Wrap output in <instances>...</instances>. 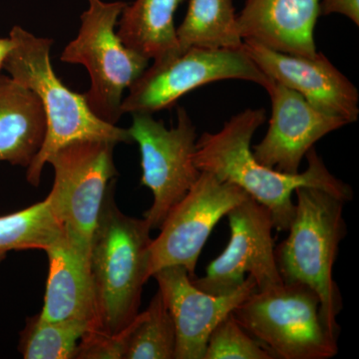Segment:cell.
Wrapping results in <instances>:
<instances>
[{
    "instance_id": "obj_11",
    "label": "cell",
    "mask_w": 359,
    "mask_h": 359,
    "mask_svg": "<svg viewBox=\"0 0 359 359\" xmlns=\"http://www.w3.org/2000/svg\"><path fill=\"white\" fill-rule=\"evenodd\" d=\"M226 216L230 242L204 276L193 278L195 287L210 294H231L244 283L245 275L255 278L257 290L283 283L276 262L275 224L268 208L248 197Z\"/></svg>"
},
{
    "instance_id": "obj_3",
    "label": "cell",
    "mask_w": 359,
    "mask_h": 359,
    "mask_svg": "<svg viewBox=\"0 0 359 359\" xmlns=\"http://www.w3.org/2000/svg\"><path fill=\"white\" fill-rule=\"evenodd\" d=\"M150 231L145 219L132 218L120 211L112 182L90 250L96 297V321L91 332L119 334L138 316L142 290L150 278Z\"/></svg>"
},
{
    "instance_id": "obj_23",
    "label": "cell",
    "mask_w": 359,
    "mask_h": 359,
    "mask_svg": "<svg viewBox=\"0 0 359 359\" xmlns=\"http://www.w3.org/2000/svg\"><path fill=\"white\" fill-rule=\"evenodd\" d=\"M204 359H273L257 339L229 314L212 330Z\"/></svg>"
},
{
    "instance_id": "obj_24",
    "label": "cell",
    "mask_w": 359,
    "mask_h": 359,
    "mask_svg": "<svg viewBox=\"0 0 359 359\" xmlns=\"http://www.w3.org/2000/svg\"><path fill=\"white\" fill-rule=\"evenodd\" d=\"M128 327L117 334L88 332L78 344V359H124Z\"/></svg>"
},
{
    "instance_id": "obj_22",
    "label": "cell",
    "mask_w": 359,
    "mask_h": 359,
    "mask_svg": "<svg viewBox=\"0 0 359 359\" xmlns=\"http://www.w3.org/2000/svg\"><path fill=\"white\" fill-rule=\"evenodd\" d=\"M89 330L91 325L84 321H46L35 314L26 320L18 351L25 359L75 358L78 344Z\"/></svg>"
},
{
    "instance_id": "obj_7",
    "label": "cell",
    "mask_w": 359,
    "mask_h": 359,
    "mask_svg": "<svg viewBox=\"0 0 359 359\" xmlns=\"http://www.w3.org/2000/svg\"><path fill=\"white\" fill-rule=\"evenodd\" d=\"M116 144L81 140L68 144L47 163L55 172L47 196L73 252L90 264V250L108 189L117 175L113 158Z\"/></svg>"
},
{
    "instance_id": "obj_4",
    "label": "cell",
    "mask_w": 359,
    "mask_h": 359,
    "mask_svg": "<svg viewBox=\"0 0 359 359\" xmlns=\"http://www.w3.org/2000/svg\"><path fill=\"white\" fill-rule=\"evenodd\" d=\"M297 203L289 236L275 249L276 266L283 283L308 285L320 297V316L334 339H339L337 316L342 297L334 280L339 245L346 238V201L316 187L295 189Z\"/></svg>"
},
{
    "instance_id": "obj_12",
    "label": "cell",
    "mask_w": 359,
    "mask_h": 359,
    "mask_svg": "<svg viewBox=\"0 0 359 359\" xmlns=\"http://www.w3.org/2000/svg\"><path fill=\"white\" fill-rule=\"evenodd\" d=\"M159 292L176 328L175 359H204L208 339L215 327L257 290L252 276L235 292L207 294L195 287L184 266H167L156 271Z\"/></svg>"
},
{
    "instance_id": "obj_27",
    "label": "cell",
    "mask_w": 359,
    "mask_h": 359,
    "mask_svg": "<svg viewBox=\"0 0 359 359\" xmlns=\"http://www.w3.org/2000/svg\"><path fill=\"white\" fill-rule=\"evenodd\" d=\"M6 254H4V252H0V263H1L2 261H4V259H6Z\"/></svg>"
},
{
    "instance_id": "obj_20",
    "label": "cell",
    "mask_w": 359,
    "mask_h": 359,
    "mask_svg": "<svg viewBox=\"0 0 359 359\" xmlns=\"http://www.w3.org/2000/svg\"><path fill=\"white\" fill-rule=\"evenodd\" d=\"M62 226L45 199L27 209L0 217V252L43 250L65 240Z\"/></svg>"
},
{
    "instance_id": "obj_10",
    "label": "cell",
    "mask_w": 359,
    "mask_h": 359,
    "mask_svg": "<svg viewBox=\"0 0 359 359\" xmlns=\"http://www.w3.org/2000/svg\"><path fill=\"white\" fill-rule=\"evenodd\" d=\"M248 197L240 187L209 172H201L192 188L167 215L159 236L151 243L150 278L161 269L180 266L195 278L201 252L215 226Z\"/></svg>"
},
{
    "instance_id": "obj_2",
    "label": "cell",
    "mask_w": 359,
    "mask_h": 359,
    "mask_svg": "<svg viewBox=\"0 0 359 359\" xmlns=\"http://www.w3.org/2000/svg\"><path fill=\"white\" fill-rule=\"evenodd\" d=\"M9 39L13 47L2 68L15 81L36 94L46 118L43 144L26 172L28 183L39 186L47 160L72 142H133L128 129L120 128L97 117L90 109L84 94L71 91L56 76L50 60L52 40L35 36L20 26H14Z\"/></svg>"
},
{
    "instance_id": "obj_14",
    "label": "cell",
    "mask_w": 359,
    "mask_h": 359,
    "mask_svg": "<svg viewBox=\"0 0 359 359\" xmlns=\"http://www.w3.org/2000/svg\"><path fill=\"white\" fill-rule=\"evenodd\" d=\"M271 118L266 136L254 146L255 159L269 169L299 173L302 161L316 142L347 125L342 118L316 109L294 90L273 81L266 89Z\"/></svg>"
},
{
    "instance_id": "obj_9",
    "label": "cell",
    "mask_w": 359,
    "mask_h": 359,
    "mask_svg": "<svg viewBox=\"0 0 359 359\" xmlns=\"http://www.w3.org/2000/svg\"><path fill=\"white\" fill-rule=\"evenodd\" d=\"M128 129L141 153V184L153 193V204L144 212L151 230H159L167 215L199 178L194 163L197 132L190 116L178 108L176 127L167 129L149 113H134Z\"/></svg>"
},
{
    "instance_id": "obj_18",
    "label": "cell",
    "mask_w": 359,
    "mask_h": 359,
    "mask_svg": "<svg viewBox=\"0 0 359 359\" xmlns=\"http://www.w3.org/2000/svg\"><path fill=\"white\" fill-rule=\"evenodd\" d=\"M184 0H136L126 6L118 36L144 57L159 59L179 53L174 14Z\"/></svg>"
},
{
    "instance_id": "obj_25",
    "label": "cell",
    "mask_w": 359,
    "mask_h": 359,
    "mask_svg": "<svg viewBox=\"0 0 359 359\" xmlns=\"http://www.w3.org/2000/svg\"><path fill=\"white\" fill-rule=\"evenodd\" d=\"M320 13L325 15L342 14L351 20L354 25H359V0H323Z\"/></svg>"
},
{
    "instance_id": "obj_5",
    "label": "cell",
    "mask_w": 359,
    "mask_h": 359,
    "mask_svg": "<svg viewBox=\"0 0 359 359\" xmlns=\"http://www.w3.org/2000/svg\"><path fill=\"white\" fill-rule=\"evenodd\" d=\"M231 313L273 359H330L339 353V339L321 318L320 297L304 283L256 290Z\"/></svg>"
},
{
    "instance_id": "obj_19",
    "label": "cell",
    "mask_w": 359,
    "mask_h": 359,
    "mask_svg": "<svg viewBox=\"0 0 359 359\" xmlns=\"http://www.w3.org/2000/svg\"><path fill=\"white\" fill-rule=\"evenodd\" d=\"M176 32L179 53L193 47L240 49L244 43L231 0H189L185 20Z\"/></svg>"
},
{
    "instance_id": "obj_26",
    "label": "cell",
    "mask_w": 359,
    "mask_h": 359,
    "mask_svg": "<svg viewBox=\"0 0 359 359\" xmlns=\"http://www.w3.org/2000/svg\"><path fill=\"white\" fill-rule=\"evenodd\" d=\"M13 47V41L11 39H0V68H2L7 54Z\"/></svg>"
},
{
    "instance_id": "obj_17",
    "label": "cell",
    "mask_w": 359,
    "mask_h": 359,
    "mask_svg": "<svg viewBox=\"0 0 359 359\" xmlns=\"http://www.w3.org/2000/svg\"><path fill=\"white\" fill-rule=\"evenodd\" d=\"M46 134V118L34 92L0 75V162L28 168Z\"/></svg>"
},
{
    "instance_id": "obj_15",
    "label": "cell",
    "mask_w": 359,
    "mask_h": 359,
    "mask_svg": "<svg viewBox=\"0 0 359 359\" xmlns=\"http://www.w3.org/2000/svg\"><path fill=\"white\" fill-rule=\"evenodd\" d=\"M320 0H247L237 16L243 39L294 55H316L314 26Z\"/></svg>"
},
{
    "instance_id": "obj_21",
    "label": "cell",
    "mask_w": 359,
    "mask_h": 359,
    "mask_svg": "<svg viewBox=\"0 0 359 359\" xmlns=\"http://www.w3.org/2000/svg\"><path fill=\"white\" fill-rule=\"evenodd\" d=\"M176 328L158 290L148 309L128 325L124 359H175Z\"/></svg>"
},
{
    "instance_id": "obj_1",
    "label": "cell",
    "mask_w": 359,
    "mask_h": 359,
    "mask_svg": "<svg viewBox=\"0 0 359 359\" xmlns=\"http://www.w3.org/2000/svg\"><path fill=\"white\" fill-rule=\"evenodd\" d=\"M264 121L266 111L247 109L231 117L217 133L203 134L196 143V167L240 187L268 208L278 231H289L295 209L292 196L299 187H316L346 202L353 200V189L328 171L314 147L306 155L309 167L302 173H282L259 164L250 142Z\"/></svg>"
},
{
    "instance_id": "obj_6",
    "label": "cell",
    "mask_w": 359,
    "mask_h": 359,
    "mask_svg": "<svg viewBox=\"0 0 359 359\" xmlns=\"http://www.w3.org/2000/svg\"><path fill=\"white\" fill-rule=\"evenodd\" d=\"M127 4L89 0L76 39L65 47L61 60L88 70L91 86L84 94L92 112L115 125L122 113L123 93L141 76L149 59L128 48L115 32Z\"/></svg>"
},
{
    "instance_id": "obj_8",
    "label": "cell",
    "mask_w": 359,
    "mask_h": 359,
    "mask_svg": "<svg viewBox=\"0 0 359 359\" xmlns=\"http://www.w3.org/2000/svg\"><path fill=\"white\" fill-rule=\"evenodd\" d=\"M226 79L254 82L268 89L273 80L240 49H186L155 60L130 86L122 113H149L172 107L182 96L203 85Z\"/></svg>"
},
{
    "instance_id": "obj_16",
    "label": "cell",
    "mask_w": 359,
    "mask_h": 359,
    "mask_svg": "<svg viewBox=\"0 0 359 359\" xmlns=\"http://www.w3.org/2000/svg\"><path fill=\"white\" fill-rule=\"evenodd\" d=\"M48 278L40 318L46 321H96V297L90 264L77 256L66 238L46 250Z\"/></svg>"
},
{
    "instance_id": "obj_13",
    "label": "cell",
    "mask_w": 359,
    "mask_h": 359,
    "mask_svg": "<svg viewBox=\"0 0 359 359\" xmlns=\"http://www.w3.org/2000/svg\"><path fill=\"white\" fill-rule=\"evenodd\" d=\"M243 48L264 74L301 94L316 109L342 118L347 124L358 121V89L325 54L294 55L250 39L244 40Z\"/></svg>"
}]
</instances>
